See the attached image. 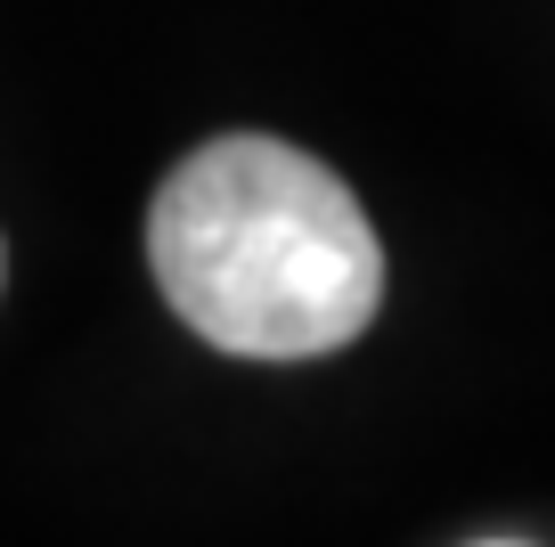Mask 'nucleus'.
<instances>
[{
	"instance_id": "nucleus-1",
	"label": "nucleus",
	"mask_w": 555,
	"mask_h": 547,
	"mask_svg": "<svg viewBox=\"0 0 555 547\" xmlns=\"http://www.w3.org/2000/svg\"><path fill=\"white\" fill-rule=\"evenodd\" d=\"M156 287L212 352L319 359L384 303V245L344 171L261 131L205 139L147 205Z\"/></svg>"
},
{
	"instance_id": "nucleus-2",
	"label": "nucleus",
	"mask_w": 555,
	"mask_h": 547,
	"mask_svg": "<svg viewBox=\"0 0 555 547\" xmlns=\"http://www.w3.org/2000/svg\"><path fill=\"white\" fill-rule=\"evenodd\" d=\"M0 278H9V245H0Z\"/></svg>"
},
{
	"instance_id": "nucleus-3",
	"label": "nucleus",
	"mask_w": 555,
	"mask_h": 547,
	"mask_svg": "<svg viewBox=\"0 0 555 547\" xmlns=\"http://www.w3.org/2000/svg\"><path fill=\"white\" fill-rule=\"evenodd\" d=\"M482 547H515V539H482Z\"/></svg>"
}]
</instances>
